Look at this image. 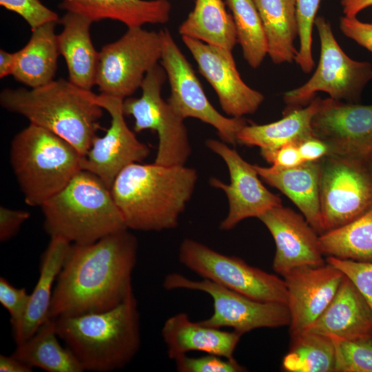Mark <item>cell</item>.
Segmentation results:
<instances>
[{"label":"cell","mask_w":372,"mask_h":372,"mask_svg":"<svg viewBox=\"0 0 372 372\" xmlns=\"http://www.w3.org/2000/svg\"><path fill=\"white\" fill-rule=\"evenodd\" d=\"M320 162V204L324 233L372 209V164L333 154Z\"/></svg>","instance_id":"cell-12"},{"label":"cell","mask_w":372,"mask_h":372,"mask_svg":"<svg viewBox=\"0 0 372 372\" xmlns=\"http://www.w3.org/2000/svg\"><path fill=\"white\" fill-rule=\"evenodd\" d=\"M169 359L175 360L190 351H200L227 359L234 353L242 336L239 333L226 331L193 322L186 313L168 318L161 329Z\"/></svg>","instance_id":"cell-21"},{"label":"cell","mask_w":372,"mask_h":372,"mask_svg":"<svg viewBox=\"0 0 372 372\" xmlns=\"http://www.w3.org/2000/svg\"><path fill=\"white\" fill-rule=\"evenodd\" d=\"M205 145L225 161L229 173V184L214 177L209 179L210 185L223 190L228 200L227 215L219 226L221 230H231L243 220L258 218L282 205L281 198L264 186L254 165L245 161L236 149L216 139H207Z\"/></svg>","instance_id":"cell-15"},{"label":"cell","mask_w":372,"mask_h":372,"mask_svg":"<svg viewBox=\"0 0 372 372\" xmlns=\"http://www.w3.org/2000/svg\"><path fill=\"white\" fill-rule=\"evenodd\" d=\"M234 19L237 41L250 67L258 68L268 54L262 22L254 0H225Z\"/></svg>","instance_id":"cell-33"},{"label":"cell","mask_w":372,"mask_h":372,"mask_svg":"<svg viewBox=\"0 0 372 372\" xmlns=\"http://www.w3.org/2000/svg\"><path fill=\"white\" fill-rule=\"evenodd\" d=\"M327 262L340 270L357 287L372 309V262L343 260L328 256Z\"/></svg>","instance_id":"cell-38"},{"label":"cell","mask_w":372,"mask_h":372,"mask_svg":"<svg viewBox=\"0 0 372 372\" xmlns=\"http://www.w3.org/2000/svg\"><path fill=\"white\" fill-rule=\"evenodd\" d=\"M0 5L21 16L31 30L50 22L59 23L58 14L44 6L40 0H0Z\"/></svg>","instance_id":"cell-37"},{"label":"cell","mask_w":372,"mask_h":372,"mask_svg":"<svg viewBox=\"0 0 372 372\" xmlns=\"http://www.w3.org/2000/svg\"><path fill=\"white\" fill-rule=\"evenodd\" d=\"M289 352L282 369L287 372L335 371V349L331 338L304 331L291 335Z\"/></svg>","instance_id":"cell-32"},{"label":"cell","mask_w":372,"mask_h":372,"mask_svg":"<svg viewBox=\"0 0 372 372\" xmlns=\"http://www.w3.org/2000/svg\"><path fill=\"white\" fill-rule=\"evenodd\" d=\"M178 256L183 266L202 278L256 300L287 304L284 279L240 258L223 254L191 238L181 242Z\"/></svg>","instance_id":"cell-8"},{"label":"cell","mask_w":372,"mask_h":372,"mask_svg":"<svg viewBox=\"0 0 372 372\" xmlns=\"http://www.w3.org/2000/svg\"><path fill=\"white\" fill-rule=\"evenodd\" d=\"M263 158L273 169H289L304 163L297 143H289L273 150H260Z\"/></svg>","instance_id":"cell-40"},{"label":"cell","mask_w":372,"mask_h":372,"mask_svg":"<svg viewBox=\"0 0 372 372\" xmlns=\"http://www.w3.org/2000/svg\"><path fill=\"white\" fill-rule=\"evenodd\" d=\"M316 96L309 105L283 112V117L263 125H246L238 134L237 143L260 150H273L289 143H298L314 136L311 121L319 105Z\"/></svg>","instance_id":"cell-26"},{"label":"cell","mask_w":372,"mask_h":372,"mask_svg":"<svg viewBox=\"0 0 372 372\" xmlns=\"http://www.w3.org/2000/svg\"><path fill=\"white\" fill-rule=\"evenodd\" d=\"M25 288H17L6 278H0V303L10 316L12 327L23 318L30 301Z\"/></svg>","instance_id":"cell-39"},{"label":"cell","mask_w":372,"mask_h":372,"mask_svg":"<svg viewBox=\"0 0 372 372\" xmlns=\"http://www.w3.org/2000/svg\"><path fill=\"white\" fill-rule=\"evenodd\" d=\"M16 65V52L0 50V78L12 75Z\"/></svg>","instance_id":"cell-46"},{"label":"cell","mask_w":372,"mask_h":372,"mask_svg":"<svg viewBox=\"0 0 372 372\" xmlns=\"http://www.w3.org/2000/svg\"><path fill=\"white\" fill-rule=\"evenodd\" d=\"M306 331L343 340L371 336L372 309L344 276L330 303Z\"/></svg>","instance_id":"cell-20"},{"label":"cell","mask_w":372,"mask_h":372,"mask_svg":"<svg viewBox=\"0 0 372 372\" xmlns=\"http://www.w3.org/2000/svg\"><path fill=\"white\" fill-rule=\"evenodd\" d=\"M321 0H296L299 49L295 59L301 70L310 73L314 66L312 32Z\"/></svg>","instance_id":"cell-35"},{"label":"cell","mask_w":372,"mask_h":372,"mask_svg":"<svg viewBox=\"0 0 372 372\" xmlns=\"http://www.w3.org/2000/svg\"><path fill=\"white\" fill-rule=\"evenodd\" d=\"M58 338L55 318H48L32 336L17 344L12 355L32 369L48 372L84 371L74 354Z\"/></svg>","instance_id":"cell-28"},{"label":"cell","mask_w":372,"mask_h":372,"mask_svg":"<svg viewBox=\"0 0 372 372\" xmlns=\"http://www.w3.org/2000/svg\"><path fill=\"white\" fill-rule=\"evenodd\" d=\"M178 32L182 37L231 51L238 43L233 17L223 0H195L193 10Z\"/></svg>","instance_id":"cell-30"},{"label":"cell","mask_w":372,"mask_h":372,"mask_svg":"<svg viewBox=\"0 0 372 372\" xmlns=\"http://www.w3.org/2000/svg\"><path fill=\"white\" fill-rule=\"evenodd\" d=\"M314 25L320 43L317 68L306 83L284 93L287 107L283 112L307 106L319 92H326L335 100L358 103L372 80V65L349 57L338 44L331 23L324 17H316Z\"/></svg>","instance_id":"cell-7"},{"label":"cell","mask_w":372,"mask_h":372,"mask_svg":"<svg viewBox=\"0 0 372 372\" xmlns=\"http://www.w3.org/2000/svg\"><path fill=\"white\" fill-rule=\"evenodd\" d=\"M59 7L92 22L114 20L127 28L164 24L169 20L172 8L168 0H61Z\"/></svg>","instance_id":"cell-25"},{"label":"cell","mask_w":372,"mask_h":372,"mask_svg":"<svg viewBox=\"0 0 372 372\" xmlns=\"http://www.w3.org/2000/svg\"><path fill=\"white\" fill-rule=\"evenodd\" d=\"M344 273L327 262L296 268L283 278L287 290L291 335L306 331L330 303Z\"/></svg>","instance_id":"cell-19"},{"label":"cell","mask_w":372,"mask_h":372,"mask_svg":"<svg viewBox=\"0 0 372 372\" xmlns=\"http://www.w3.org/2000/svg\"><path fill=\"white\" fill-rule=\"evenodd\" d=\"M196 61L199 72L215 90L223 112L230 117L254 114L264 95L247 85L241 78L231 50L182 37Z\"/></svg>","instance_id":"cell-17"},{"label":"cell","mask_w":372,"mask_h":372,"mask_svg":"<svg viewBox=\"0 0 372 372\" xmlns=\"http://www.w3.org/2000/svg\"><path fill=\"white\" fill-rule=\"evenodd\" d=\"M163 49L160 65L168 79L171 94L167 103L181 118H194L214 127L223 141L237 144L239 132L247 125L243 117H227L211 104L188 60L167 29L161 30Z\"/></svg>","instance_id":"cell-13"},{"label":"cell","mask_w":372,"mask_h":372,"mask_svg":"<svg viewBox=\"0 0 372 372\" xmlns=\"http://www.w3.org/2000/svg\"><path fill=\"white\" fill-rule=\"evenodd\" d=\"M340 29L347 37L372 53V23L343 16L340 19Z\"/></svg>","instance_id":"cell-41"},{"label":"cell","mask_w":372,"mask_h":372,"mask_svg":"<svg viewBox=\"0 0 372 372\" xmlns=\"http://www.w3.org/2000/svg\"><path fill=\"white\" fill-rule=\"evenodd\" d=\"M331 340L335 372H372V335L354 340Z\"/></svg>","instance_id":"cell-34"},{"label":"cell","mask_w":372,"mask_h":372,"mask_svg":"<svg viewBox=\"0 0 372 372\" xmlns=\"http://www.w3.org/2000/svg\"><path fill=\"white\" fill-rule=\"evenodd\" d=\"M298 146L304 162L318 161L329 154L327 144L315 136L301 141Z\"/></svg>","instance_id":"cell-43"},{"label":"cell","mask_w":372,"mask_h":372,"mask_svg":"<svg viewBox=\"0 0 372 372\" xmlns=\"http://www.w3.org/2000/svg\"><path fill=\"white\" fill-rule=\"evenodd\" d=\"M344 16L356 17L363 10L372 6V0H341Z\"/></svg>","instance_id":"cell-45"},{"label":"cell","mask_w":372,"mask_h":372,"mask_svg":"<svg viewBox=\"0 0 372 372\" xmlns=\"http://www.w3.org/2000/svg\"><path fill=\"white\" fill-rule=\"evenodd\" d=\"M324 256L372 262V209L356 219L320 235Z\"/></svg>","instance_id":"cell-31"},{"label":"cell","mask_w":372,"mask_h":372,"mask_svg":"<svg viewBox=\"0 0 372 372\" xmlns=\"http://www.w3.org/2000/svg\"><path fill=\"white\" fill-rule=\"evenodd\" d=\"M178 372H242L247 369L235 358L227 359L214 354L191 357L187 354L175 360Z\"/></svg>","instance_id":"cell-36"},{"label":"cell","mask_w":372,"mask_h":372,"mask_svg":"<svg viewBox=\"0 0 372 372\" xmlns=\"http://www.w3.org/2000/svg\"><path fill=\"white\" fill-rule=\"evenodd\" d=\"M72 243L59 237H52L41 258L39 276L30 296L27 310L17 324L12 326L16 344L32 336L48 318L52 287L62 269Z\"/></svg>","instance_id":"cell-24"},{"label":"cell","mask_w":372,"mask_h":372,"mask_svg":"<svg viewBox=\"0 0 372 372\" xmlns=\"http://www.w3.org/2000/svg\"><path fill=\"white\" fill-rule=\"evenodd\" d=\"M43 227L52 237L88 244L127 229L111 189L95 174L79 171L41 206Z\"/></svg>","instance_id":"cell-5"},{"label":"cell","mask_w":372,"mask_h":372,"mask_svg":"<svg viewBox=\"0 0 372 372\" xmlns=\"http://www.w3.org/2000/svg\"><path fill=\"white\" fill-rule=\"evenodd\" d=\"M265 32L268 55L273 63H290L298 50L296 0H254Z\"/></svg>","instance_id":"cell-29"},{"label":"cell","mask_w":372,"mask_h":372,"mask_svg":"<svg viewBox=\"0 0 372 372\" xmlns=\"http://www.w3.org/2000/svg\"><path fill=\"white\" fill-rule=\"evenodd\" d=\"M167 74L161 65L149 71L141 86L139 98L127 97L123 101L125 115L134 118V130L156 131L158 137L154 163L163 165H185L192 154L184 120L161 96Z\"/></svg>","instance_id":"cell-10"},{"label":"cell","mask_w":372,"mask_h":372,"mask_svg":"<svg viewBox=\"0 0 372 372\" xmlns=\"http://www.w3.org/2000/svg\"><path fill=\"white\" fill-rule=\"evenodd\" d=\"M138 241L128 229L88 244H72L53 289L49 318L99 313L133 293Z\"/></svg>","instance_id":"cell-1"},{"label":"cell","mask_w":372,"mask_h":372,"mask_svg":"<svg viewBox=\"0 0 372 372\" xmlns=\"http://www.w3.org/2000/svg\"><path fill=\"white\" fill-rule=\"evenodd\" d=\"M198 178L185 165L136 163L117 176L111 192L128 229L161 231L178 225Z\"/></svg>","instance_id":"cell-2"},{"label":"cell","mask_w":372,"mask_h":372,"mask_svg":"<svg viewBox=\"0 0 372 372\" xmlns=\"http://www.w3.org/2000/svg\"><path fill=\"white\" fill-rule=\"evenodd\" d=\"M30 213L24 210L0 207V241L10 240L19 232L22 224L29 218Z\"/></svg>","instance_id":"cell-42"},{"label":"cell","mask_w":372,"mask_h":372,"mask_svg":"<svg viewBox=\"0 0 372 372\" xmlns=\"http://www.w3.org/2000/svg\"><path fill=\"white\" fill-rule=\"evenodd\" d=\"M96 95L69 80L59 79L34 88L3 89L0 104L65 139L85 156L103 114Z\"/></svg>","instance_id":"cell-3"},{"label":"cell","mask_w":372,"mask_h":372,"mask_svg":"<svg viewBox=\"0 0 372 372\" xmlns=\"http://www.w3.org/2000/svg\"><path fill=\"white\" fill-rule=\"evenodd\" d=\"M59 338L84 371L111 372L127 366L141 348L140 316L133 293L114 309L55 318Z\"/></svg>","instance_id":"cell-4"},{"label":"cell","mask_w":372,"mask_h":372,"mask_svg":"<svg viewBox=\"0 0 372 372\" xmlns=\"http://www.w3.org/2000/svg\"><path fill=\"white\" fill-rule=\"evenodd\" d=\"M81 153L54 133L30 123L11 142L10 161L25 202L41 207L82 169Z\"/></svg>","instance_id":"cell-6"},{"label":"cell","mask_w":372,"mask_h":372,"mask_svg":"<svg viewBox=\"0 0 372 372\" xmlns=\"http://www.w3.org/2000/svg\"><path fill=\"white\" fill-rule=\"evenodd\" d=\"M320 161L304 162L289 169L254 166L260 179L287 196L321 235L324 230L320 204Z\"/></svg>","instance_id":"cell-22"},{"label":"cell","mask_w":372,"mask_h":372,"mask_svg":"<svg viewBox=\"0 0 372 372\" xmlns=\"http://www.w3.org/2000/svg\"><path fill=\"white\" fill-rule=\"evenodd\" d=\"M311 128L329 154L372 164V104L320 98Z\"/></svg>","instance_id":"cell-14"},{"label":"cell","mask_w":372,"mask_h":372,"mask_svg":"<svg viewBox=\"0 0 372 372\" xmlns=\"http://www.w3.org/2000/svg\"><path fill=\"white\" fill-rule=\"evenodd\" d=\"M50 22L33 30L25 46L16 52L12 76L30 88L43 85L52 80L57 69L59 52L55 27Z\"/></svg>","instance_id":"cell-27"},{"label":"cell","mask_w":372,"mask_h":372,"mask_svg":"<svg viewBox=\"0 0 372 372\" xmlns=\"http://www.w3.org/2000/svg\"><path fill=\"white\" fill-rule=\"evenodd\" d=\"M1 372H31L32 368L13 355H0Z\"/></svg>","instance_id":"cell-44"},{"label":"cell","mask_w":372,"mask_h":372,"mask_svg":"<svg viewBox=\"0 0 372 372\" xmlns=\"http://www.w3.org/2000/svg\"><path fill=\"white\" fill-rule=\"evenodd\" d=\"M163 37L142 27L128 28L99 52L96 85L101 94L125 99L141 88L146 74L161 61Z\"/></svg>","instance_id":"cell-9"},{"label":"cell","mask_w":372,"mask_h":372,"mask_svg":"<svg viewBox=\"0 0 372 372\" xmlns=\"http://www.w3.org/2000/svg\"><path fill=\"white\" fill-rule=\"evenodd\" d=\"M96 101L109 113L111 124L103 136L94 137L83 156L81 168L97 176L111 189L121 171L144 161L150 149L128 127L123 111V99L100 94L96 95Z\"/></svg>","instance_id":"cell-16"},{"label":"cell","mask_w":372,"mask_h":372,"mask_svg":"<svg viewBox=\"0 0 372 372\" xmlns=\"http://www.w3.org/2000/svg\"><path fill=\"white\" fill-rule=\"evenodd\" d=\"M92 23L83 15L66 12L59 23L63 29L56 34L59 52L65 61L68 80L87 90L96 85L99 59V52L90 36Z\"/></svg>","instance_id":"cell-23"},{"label":"cell","mask_w":372,"mask_h":372,"mask_svg":"<svg viewBox=\"0 0 372 372\" xmlns=\"http://www.w3.org/2000/svg\"><path fill=\"white\" fill-rule=\"evenodd\" d=\"M163 287L167 291L186 289L209 295L213 301V313L199 321L205 326L229 327L242 335L259 328H276L290 324L287 304L256 300L207 279L192 280L183 274L171 273L165 277Z\"/></svg>","instance_id":"cell-11"},{"label":"cell","mask_w":372,"mask_h":372,"mask_svg":"<svg viewBox=\"0 0 372 372\" xmlns=\"http://www.w3.org/2000/svg\"><path fill=\"white\" fill-rule=\"evenodd\" d=\"M258 219L273 238V269L278 274L284 277L298 267L326 263L320 234L302 214L281 205L269 209Z\"/></svg>","instance_id":"cell-18"}]
</instances>
